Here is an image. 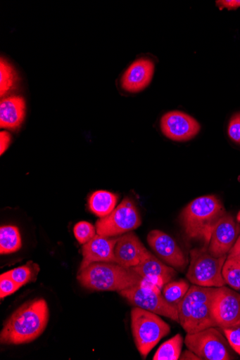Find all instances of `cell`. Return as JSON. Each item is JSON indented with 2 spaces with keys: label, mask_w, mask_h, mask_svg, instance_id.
Segmentation results:
<instances>
[{
  "label": "cell",
  "mask_w": 240,
  "mask_h": 360,
  "mask_svg": "<svg viewBox=\"0 0 240 360\" xmlns=\"http://www.w3.org/2000/svg\"><path fill=\"white\" fill-rule=\"evenodd\" d=\"M49 320V309L45 300L29 301L6 321L0 333V342L8 345L30 343L44 333Z\"/></svg>",
  "instance_id": "1"
},
{
  "label": "cell",
  "mask_w": 240,
  "mask_h": 360,
  "mask_svg": "<svg viewBox=\"0 0 240 360\" xmlns=\"http://www.w3.org/2000/svg\"><path fill=\"white\" fill-rule=\"evenodd\" d=\"M226 211L215 195L201 196L190 202L181 214V221L187 237L202 240L209 246L214 229Z\"/></svg>",
  "instance_id": "2"
},
{
  "label": "cell",
  "mask_w": 240,
  "mask_h": 360,
  "mask_svg": "<svg viewBox=\"0 0 240 360\" xmlns=\"http://www.w3.org/2000/svg\"><path fill=\"white\" fill-rule=\"evenodd\" d=\"M217 288L196 285L189 288L178 307L179 323L187 334L217 327L213 305Z\"/></svg>",
  "instance_id": "3"
},
{
  "label": "cell",
  "mask_w": 240,
  "mask_h": 360,
  "mask_svg": "<svg viewBox=\"0 0 240 360\" xmlns=\"http://www.w3.org/2000/svg\"><path fill=\"white\" fill-rule=\"evenodd\" d=\"M77 279L82 285L91 290L118 292L144 281L132 269L115 263L92 264L79 271Z\"/></svg>",
  "instance_id": "4"
},
{
  "label": "cell",
  "mask_w": 240,
  "mask_h": 360,
  "mask_svg": "<svg viewBox=\"0 0 240 360\" xmlns=\"http://www.w3.org/2000/svg\"><path fill=\"white\" fill-rule=\"evenodd\" d=\"M131 327L136 347L144 359L170 332V326L157 314L139 307L132 309Z\"/></svg>",
  "instance_id": "5"
},
{
  "label": "cell",
  "mask_w": 240,
  "mask_h": 360,
  "mask_svg": "<svg viewBox=\"0 0 240 360\" xmlns=\"http://www.w3.org/2000/svg\"><path fill=\"white\" fill-rule=\"evenodd\" d=\"M191 261L187 278L194 285L203 287L220 288L226 282L222 269L227 255L213 256L208 248L193 249L190 252Z\"/></svg>",
  "instance_id": "6"
},
{
  "label": "cell",
  "mask_w": 240,
  "mask_h": 360,
  "mask_svg": "<svg viewBox=\"0 0 240 360\" xmlns=\"http://www.w3.org/2000/svg\"><path fill=\"white\" fill-rule=\"evenodd\" d=\"M141 224L138 207L132 199L127 198L110 214L96 221V234L115 238L136 230Z\"/></svg>",
  "instance_id": "7"
},
{
  "label": "cell",
  "mask_w": 240,
  "mask_h": 360,
  "mask_svg": "<svg viewBox=\"0 0 240 360\" xmlns=\"http://www.w3.org/2000/svg\"><path fill=\"white\" fill-rule=\"evenodd\" d=\"M185 344L201 359L229 360L233 358L229 349L228 341L216 327L187 334Z\"/></svg>",
  "instance_id": "8"
},
{
  "label": "cell",
  "mask_w": 240,
  "mask_h": 360,
  "mask_svg": "<svg viewBox=\"0 0 240 360\" xmlns=\"http://www.w3.org/2000/svg\"><path fill=\"white\" fill-rule=\"evenodd\" d=\"M119 293L135 307L165 316L179 323L178 309L170 305L159 291L141 283L119 291Z\"/></svg>",
  "instance_id": "9"
},
{
  "label": "cell",
  "mask_w": 240,
  "mask_h": 360,
  "mask_svg": "<svg viewBox=\"0 0 240 360\" xmlns=\"http://www.w3.org/2000/svg\"><path fill=\"white\" fill-rule=\"evenodd\" d=\"M217 327L223 330L240 324V294L227 287L217 288L213 305Z\"/></svg>",
  "instance_id": "10"
},
{
  "label": "cell",
  "mask_w": 240,
  "mask_h": 360,
  "mask_svg": "<svg viewBox=\"0 0 240 360\" xmlns=\"http://www.w3.org/2000/svg\"><path fill=\"white\" fill-rule=\"evenodd\" d=\"M148 243L155 254L170 267L180 271L185 270L188 259L173 238L160 231H152L148 236Z\"/></svg>",
  "instance_id": "11"
},
{
  "label": "cell",
  "mask_w": 240,
  "mask_h": 360,
  "mask_svg": "<svg viewBox=\"0 0 240 360\" xmlns=\"http://www.w3.org/2000/svg\"><path fill=\"white\" fill-rule=\"evenodd\" d=\"M160 127L165 137L177 142L191 140L198 134L201 128L194 118L179 111L164 115L160 121Z\"/></svg>",
  "instance_id": "12"
},
{
  "label": "cell",
  "mask_w": 240,
  "mask_h": 360,
  "mask_svg": "<svg viewBox=\"0 0 240 360\" xmlns=\"http://www.w3.org/2000/svg\"><path fill=\"white\" fill-rule=\"evenodd\" d=\"M240 235V226L229 214L224 215L215 226L208 246L214 257L227 255Z\"/></svg>",
  "instance_id": "13"
},
{
  "label": "cell",
  "mask_w": 240,
  "mask_h": 360,
  "mask_svg": "<svg viewBox=\"0 0 240 360\" xmlns=\"http://www.w3.org/2000/svg\"><path fill=\"white\" fill-rule=\"evenodd\" d=\"M149 251L132 231L118 238L115 248V264L126 268L138 266Z\"/></svg>",
  "instance_id": "14"
},
{
  "label": "cell",
  "mask_w": 240,
  "mask_h": 360,
  "mask_svg": "<svg viewBox=\"0 0 240 360\" xmlns=\"http://www.w3.org/2000/svg\"><path fill=\"white\" fill-rule=\"evenodd\" d=\"M118 238H109L98 234L89 243L83 245V259L81 271L94 263H115V248Z\"/></svg>",
  "instance_id": "15"
},
{
  "label": "cell",
  "mask_w": 240,
  "mask_h": 360,
  "mask_svg": "<svg viewBox=\"0 0 240 360\" xmlns=\"http://www.w3.org/2000/svg\"><path fill=\"white\" fill-rule=\"evenodd\" d=\"M132 269L144 280L156 285L160 290L177 276L174 268L166 266L150 252L138 266Z\"/></svg>",
  "instance_id": "16"
},
{
  "label": "cell",
  "mask_w": 240,
  "mask_h": 360,
  "mask_svg": "<svg viewBox=\"0 0 240 360\" xmlns=\"http://www.w3.org/2000/svg\"><path fill=\"white\" fill-rule=\"evenodd\" d=\"M154 72V64L149 59L134 61L125 72L122 86L130 92H138L144 89L151 82Z\"/></svg>",
  "instance_id": "17"
},
{
  "label": "cell",
  "mask_w": 240,
  "mask_h": 360,
  "mask_svg": "<svg viewBox=\"0 0 240 360\" xmlns=\"http://www.w3.org/2000/svg\"><path fill=\"white\" fill-rule=\"evenodd\" d=\"M25 117V102L20 96L5 98L0 103V127L8 129H18Z\"/></svg>",
  "instance_id": "18"
},
{
  "label": "cell",
  "mask_w": 240,
  "mask_h": 360,
  "mask_svg": "<svg viewBox=\"0 0 240 360\" xmlns=\"http://www.w3.org/2000/svg\"><path fill=\"white\" fill-rule=\"evenodd\" d=\"M119 195L108 191H96L89 199L90 211L100 218L110 214L115 209Z\"/></svg>",
  "instance_id": "19"
},
{
  "label": "cell",
  "mask_w": 240,
  "mask_h": 360,
  "mask_svg": "<svg viewBox=\"0 0 240 360\" xmlns=\"http://www.w3.org/2000/svg\"><path fill=\"white\" fill-rule=\"evenodd\" d=\"M23 246L19 229L5 225L0 228V253L8 255L19 251Z\"/></svg>",
  "instance_id": "20"
},
{
  "label": "cell",
  "mask_w": 240,
  "mask_h": 360,
  "mask_svg": "<svg viewBox=\"0 0 240 360\" xmlns=\"http://www.w3.org/2000/svg\"><path fill=\"white\" fill-rule=\"evenodd\" d=\"M222 276L233 289L240 290V255L229 253L225 262Z\"/></svg>",
  "instance_id": "21"
},
{
  "label": "cell",
  "mask_w": 240,
  "mask_h": 360,
  "mask_svg": "<svg viewBox=\"0 0 240 360\" xmlns=\"http://www.w3.org/2000/svg\"><path fill=\"white\" fill-rule=\"evenodd\" d=\"M183 338L180 334L166 341L160 345L153 360H178L182 354Z\"/></svg>",
  "instance_id": "22"
},
{
  "label": "cell",
  "mask_w": 240,
  "mask_h": 360,
  "mask_svg": "<svg viewBox=\"0 0 240 360\" xmlns=\"http://www.w3.org/2000/svg\"><path fill=\"white\" fill-rule=\"evenodd\" d=\"M189 289V284L185 280L170 282L165 285L163 296L170 304L178 309Z\"/></svg>",
  "instance_id": "23"
},
{
  "label": "cell",
  "mask_w": 240,
  "mask_h": 360,
  "mask_svg": "<svg viewBox=\"0 0 240 360\" xmlns=\"http://www.w3.org/2000/svg\"><path fill=\"white\" fill-rule=\"evenodd\" d=\"M39 272V266L30 260L25 265L9 271L6 274L23 286L30 283L36 282Z\"/></svg>",
  "instance_id": "24"
},
{
  "label": "cell",
  "mask_w": 240,
  "mask_h": 360,
  "mask_svg": "<svg viewBox=\"0 0 240 360\" xmlns=\"http://www.w3.org/2000/svg\"><path fill=\"white\" fill-rule=\"evenodd\" d=\"M16 79L12 65L2 58L0 60V95L2 97L13 88Z\"/></svg>",
  "instance_id": "25"
},
{
  "label": "cell",
  "mask_w": 240,
  "mask_h": 360,
  "mask_svg": "<svg viewBox=\"0 0 240 360\" xmlns=\"http://www.w3.org/2000/svg\"><path fill=\"white\" fill-rule=\"evenodd\" d=\"M95 227L89 222L82 221L74 227V234L77 241L85 245L96 236Z\"/></svg>",
  "instance_id": "26"
},
{
  "label": "cell",
  "mask_w": 240,
  "mask_h": 360,
  "mask_svg": "<svg viewBox=\"0 0 240 360\" xmlns=\"http://www.w3.org/2000/svg\"><path fill=\"white\" fill-rule=\"evenodd\" d=\"M22 287L6 273L0 276V299H4L12 295Z\"/></svg>",
  "instance_id": "27"
},
{
  "label": "cell",
  "mask_w": 240,
  "mask_h": 360,
  "mask_svg": "<svg viewBox=\"0 0 240 360\" xmlns=\"http://www.w3.org/2000/svg\"><path fill=\"white\" fill-rule=\"evenodd\" d=\"M222 330L229 346L240 355V324Z\"/></svg>",
  "instance_id": "28"
},
{
  "label": "cell",
  "mask_w": 240,
  "mask_h": 360,
  "mask_svg": "<svg viewBox=\"0 0 240 360\" xmlns=\"http://www.w3.org/2000/svg\"><path fill=\"white\" fill-rule=\"evenodd\" d=\"M227 133L234 143L240 145V112L234 115L229 120Z\"/></svg>",
  "instance_id": "29"
},
{
  "label": "cell",
  "mask_w": 240,
  "mask_h": 360,
  "mask_svg": "<svg viewBox=\"0 0 240 360\" xmlns=\"http://www.w3.org/2000/svg\"><path fill=\"white\" fill-rule=\"evenodd\" d=\"M11 136L6 131H2L0 134V153L3 155L8 148L11 143Z\"/></svg>",
  "instance_id": "30"
},
{
  "label": "cell",
  "mask_w": 240,
  "mask_h": 360,
  "mask_svg": "<svg viewBox=\"0 0 240 360\" xmlns=\"http://www.w3.org/2000/svg\"><path fill=\"white\" fill-rule=\"evenodd\" d=\"M217 5L220 8L234 10L240 7V0H227V1H217Z\"/></svg>",
  "instance_id": "31"
},
{
  "label": "cell",
  "mask_w": 240,
  "mask_h": 360,
  "mask_svg": "<svg viewBox=\"0 0 240 360\" xmlns=\"http://www.w3.org/2000/svg\"><path fill=\"white\" fill-rule=\"evenodd\" d=\"M179 359H201L195 353L191 350H186L182 354H181Z\"/></svg>",
  "instance_id": "32"
},
{
  "label": "cell",
  "mask_w": 240,
  "mask_h": 360,
  "mask_svg": "<svg viewBox=\"0 0 240 360\" xmlns=\"http://www.w3.org/2000/svg\"><path fill=\"white\" fill-rule=\"evenodd\" d=\"M229 253L240 255V235H239L237 240L236 241L234 245L233 246V248H232V250L229 251Z\"/></svg>",
  "instance_id": "33"
},
{
  "label": "cell",
  "mask_w": 240,
  "mask_h": 360,
  "mask_svg": "<svg viewBox=\"0 0 240 360\" xmlns=\"http://www.w3.org/2000/svg\"><path fill=\"white\" fill-rule=\"evenodd\" d=\"M236 220L238 222L240 223V211L239 212L237 216H236Z\"/></svg>",
  "instance_id": "34"
}]
</instances>
